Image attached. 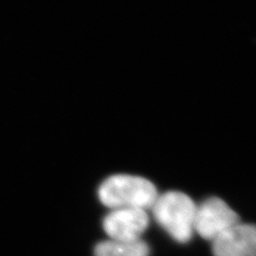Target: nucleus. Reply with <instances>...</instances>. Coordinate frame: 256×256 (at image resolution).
Here are the masks:
<instances>
[{"label":"nucleus","mask_w":256,"mask_h":256,"mask_svg":"<svg viewBox=\"0 0 256 256\" xmlns=\"http://www.w3.org/2000/svg\"><path fill=\"white\" fill-rule=\"evenodd\" d=\"M99 200L110 208L116 209H151L158 198L155 185L146 178L115 174L106 178L98 190Z\"/></svg>","instance_id":"obj_1"},{"label":"nucleus","mask_w":256,"mask_h":256,"mask_svg":"<svg viewBox=\"0 0 256 256\" xmlns=\"http://www.w3.org/2000/svg\"><path fill=\"white\" fill-rule=\"evenodd\" d=\"M151 209L158 224L176 242L191 240L196 206L190 196L176 191L165 192L158 196Z\"/></svg>","instance_id":"obj_2"},{"label":"nucleus","mask_w":256,"mask_h":256,"mask_svg":"<svg viewBox=\"0 0 256 256\" xmlns=\"http://www.w3.org/2000/svg\"><path fill=\"white\" fill-rule=\"evenodd\" d=\"M239 216L220 198H210L196 207L194 230L202 238L214 241L222 232L239 223Z\"/></svg>","instance_id":"obj_3"},{"label":"nucleus","mask_w":256,"mask_h":256,"mask_svg":"<svg viewBox=\"0 0 256 256\" xmlns=\"http://www.w3.org/2000/svg\"><path fill=\"white\" fill-rule=\"evenodd\" d=\"M149 225L146 210L142 209L112 210L104 218L102 227L112 240L136 241L140 240Z\"/></svg>","instance_id":"obj_4"},{"label":"nucleus","mask_w":256,"mask_h":256,"mask_svg":"<svg viewBox=\"0 0 256 256\" xmlns=\"http://www.w3.org/2000/svg\"><path fill=\"white\" fill-rule=\"evenodd\" d=\"M214 256H256V225L238 223L212 241Z\"/></svg>","instance_id":"obj_5"},{"label":"nucleus","mask_w":256,"mask_h":256,"mask_svg":"<svg viewBox=\"0 0 256 256\" xmlns=\"http://www.w3.org/2000/svg\"><path fill=\"white\" fill-rule=\"evenodd\" d=\"M95 256H148L149 247L146 242L140 239L136 241L106 240L95 248Z\"/></svg>","instance_id":"obj_6"}]
</instances>
